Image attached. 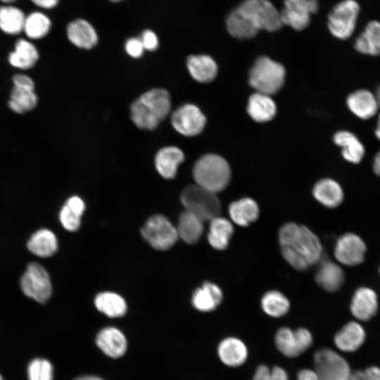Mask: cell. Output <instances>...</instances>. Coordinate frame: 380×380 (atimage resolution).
Here are the masks:
<instances>
[{
  "label": "cell",
  "instance_id": "1",
  "mask_svg": "<svg viewBox=\"0 0 380 380\" xmlns=\"http://www.w3.org/2000/svg\"><path fill=\"white\" fill-rule=\"evenodd\" d=\"M279 242L284 259L298 270H305L321 260L320 241L305 225L294 222L284 224L279 232Z\"/></svg>",
  "mask_w": 380,
  "mask_h": 380
},
{
  "label": "cell",
  "instance_id": "2",
  "mask_svg": "<svg viewBox=\"0 0 380 380\" xmlns=\"http://www.w3.org/2000/svg\"><path fill=\"white\" fill-rule=\"evenodd\" d=\"M170 108L168 91L154 88L144 93L132 103L131 119L139 128L152 130L167 117Z\"/></svg>",
  "mask_w": 380,
  "mask_h": 380
},
{
  "label": "cell",
  "instance_id": "3",
  "mask_svg": "<svg viewBox=\"0 0 380 380\" xmlns=\"http://www.w3.org/2000/svg\"><path fill=\"white\" fill-rule=\"evenodd\" d=\"M193 177L197 185L216 194L229 184L231 169L222 157L207 154L195 163Z\"/></svg>",
  "mask_w": 380,
  "mask_h": 380
},
{
  "label": "cell",
  "instance_id": "4",
  "mask_svg": "<svg viewBox=\"0 0 380 380\" xmlns=\"http://www.w3.org/2000/svg\"><path fill=\"white\" fill-rule=\"evenodd\" d=\"M285 75V69L281 63L262 56L250 70L248 81L256 92L270 96L282 87Z\"/></svg>",
  "mask_w": 380,
  "mask_h": 380
},
{
  "label": "cell",
  "instance_id": "5",
  "mask_svg": "<svg viewBox=\"0 0 380 380\" xmlns=\"http://www.w3.org/2000/svg\"><path fill=\"white\" fill-rule=\"evenodd\" d=\"M185 210L195 215L203 222L219 216L221 203L216 194L198 185L185 187L180 194Z\"/></svg>",
  "mask_w": 380,
  "mask_h": 380
},
{
  "label": "cell",
  "instance_id": "6",
  "mask_svg": "<svg viewBox=\"0 0 380 380\" xmlns=\"http://www.w3.org/2000/svg\"><path fill=\"white\" fill-rule=\"evenodd\" d=\"M236 8L258 31L275 32L283 26L280 11L269 0H243Z\"/></svg>",
  "mask_w": 380,
  "mask_h": 380
},
{
  "label": "cell",
  "instance_id": "7",
  "mask_svg": "<svg viewBox=\"0 0 380 380\" xmlns=\"http://www.w3.org/2000/svg\"><path fill=\"white\" fill-rule=\"evenodd\" d=\"M20 285L26 296L42 304L46 303L52 294V284L48 272L37 262L27 264Z\"/></svg>",
  "mask_w": 380,
  "mask_h": 380
},
{
  "label": "cell",
  "instance_id": "8",
  "mask_svg": "<svg viewBox=\"0 0 380 380\" xmlns=\"http://www.w3.org/2000/svg\"><path fill=\"white\" fill-rule=\"evenodd\" d=\"M360 10L355 0L338 3L328 15L327 27L331 34L340 39L349 38L355 29Z\"/></svg>",
  "mask_w": 380,
  "mask_h": 380
},
{
  "label": "cell",
  "instance_id": "9",
  "mask_svg": "<svg viewBox=\"0 0 380 380\" xmlns=\"http://www.w3.org/2000/svg\"><path fill=\"white\" fill-rule=\"evenodd\" d=\"M313 360L319 380H350L352 372L348 363L336 351L327 348L319 349Z\"/></svg>",
  "mask_w": 380,
  "mask_h": 380
},
{
  "label": "cell",
  "instance_id": "10",
  "mask_svg": "<svg viewBox=\"0 0 380 380\" xmlns=\"http://www.w3.org/2000/svg\"><path fill=\"white\" fill-rule=\"evenodd\" d=\"M141 234L153 248L160 251L169 249L179 237L177 229L161 215L148 218L141 229Z\"/></svg>",
  "mask_w": 380,
  "mask_h": 380
},
{
  "label": "cell",
  "instance_id": "11",
  "mask_svg": "<svg viewBox=\"0 0 380 380\" xmlns=\"http://www.w3.org/2000/svg\"><path fill=\"white\" fill-rule=\"evenodd\" d=\"M274 342L278 350L287 357H296L304 353L312 344L311 332L305 328L294 331L281 327L275 334Z\"/></svg>",
  "mask_w": 380,
  "mask_h": 380
},
{
  "label": "cell",
  "instance_id": "12",
  "mask_svg": "<svg viewBox=\"0 0 380 380\" xmlns=\"http://www.w3.org/2000/svg\"><path fill=\"white\" fill-rule=\"evenodd\" d=\"M318 10L317 0H284L280 11L281 20L283 25L297 31L303 30L310 25L311 15Z\"/></svg>",
  "mask_w": 380,
  "mask_h": 380
},
{
  "label": "cell",
  "instance_id": "13",
  "mask_svg": "<svg viewBox=\"0 0 380 380\" xmlns=\"http://www.w3.org/2000/svg\"><path fill=\"white\" fill-rule=\"evenodd\" d=\"M206 122L205 115L195 105L187 103L177 108L171 116V123L179 134L192 137L201 132Z\"/></svg>",
  "mask_w": 380,
  "mask_h": 380
},
{
  "label": "cell",
  "instance_id": "14",
  "mask_svg": "<svg viewBox=\"0 0 380 380\" xmlns=\"http://www.w3.org/2000/svg\"><path fill=\"white\" fill-rule=\"evenodd\" d=\"M366 246L362 239L353 233H347L338 238L334 248L336 260L346 265H357L365 259Z\"/></svg>",
  "mask_w": 380,
  "mask_h": 380
},
{
  "label": "cell",
  "instance_id": "15",
  "mask_svg": "<svg viewBox=\"0 0 380 380\" xmlns=\"http://www.w3.org/2000/svg\"><path fill=\"white\" fill-rule=\"evenodd\" d=\"M217 354L221 362L230 367L242 365L248 357L246 344L236 337L224 338L219 344Z\"/></svg>",
  "mask_w": 380,
  "mask_h": 380
},
{
  "label": "cell",
  "instance_id": "16",
  "mask_svg": "<svg viewBox=\"0 0 380 380\" xmlns=\"http://www.w3.org/2000/svg\"><path fill=\"white\" fill-rule=\"evenodd\" d=\"M377 308V296L372 289L367 287L357 289L350 305V310L354 317L367 321L376 314Z\"/></svg>",
  "mask_w": 380,
  "mask_h": 380
},
{
  "label": "cell",
  "instance_id": "17",
  "mask_svg": "<svg viewBox=\"0 0 380 380\" xmlns=\"http://www.w3.org/2000/svg\"><path fill=\"white\" fill-rule=\"evenodd\" d=\"M182 151L175 146L160 148L155 157V166L158 173L165 179L174 178L178 166L184 161Z\"/></svg>",
  "mask_w": 380,
  "mask_h": 380
},
{
  "label": "cell",
  "instance_id": "18",
  "mask_svg": "<svg viewBox=\"0 0 380 380\" xmlns=\"http://www.w3.org/2000/svg\"><path fill=\"white\" fill-rule=\"evenodd\" d=\"M68 39L76 46L89 49L98 42V36L92 25L84 19H76L67 27Z\"/></svg>",
  "mask_w": 380,
  "mask_h": 380
},
{
  "label": "cell",
  "instance_id": "19",
  "mask_svg": "<svg viewBox=\"0 0 380 380\" xmlns=\"http://www.w3.org/2000/svg\"><path fill=\"white\" fill-rule=\"evenodd\" d=\"M96 344L106 355L113 358L121 357L127 348L124 334L113 327L102 329L96 337Z\"/></svg>",
  "mask_w": 380,
  "mask_h": 380
},
{
  "label": "cell",
  "instance_id": "20",
  "mask_svg": "<svg viewBox=\"0 0 380 380\" xmlns=\"http://www.w3.org/2000/svg\"><path fill=\"white\" fill-rule=\"evenodd\" d=\"M223 293L215 284L206 281L192 296V305L201 312H211L222 303Z\"/></svg>",
  "mask_w": 380,
  "mask_h": 380
},
{
  "label": "cell",
  "instance_id": "21",
  "mask_svg": "<svg viewBox=\"0 0 380 380\" xmlns=\"http://www.w3.org/2000/svg\"><path fill=\"white\" fill-rule=\"evenodd\" d=\"M315 281L319 286L327 291H338L344 281V273L336 263L324 260L320 262L315 274Z\"/></svg>",
  "mask_w": 380,
  "mask_h": 380
},
{
  "label": "cell",
  "instance_id": "22",
  "mask_svg": "<svg viewBox=\"0 0 380 380\" xmlns=\"http://www.w3.org/2000/svg\"><path fill=\"white\" fill-rule=\"evenodd\" d=\"M365 333L362 327L357 322H350L338 331L334 338L336 346L344 352H353L363 343Z\"/></svg>",
  "mask_w": 380,
  "mask_h": 380
},
{
  "label": "cell",
  "instance_id": "23",
  "mask_svg": "<svg viewBox=\"0 0 380 380\" xmlns=\"http://www.w3.org/2000/svg\"><path fill=\"white\" fill-rule=\"evenodd\" d=\"M186 67L196 81L207 83L213 81L217 73L215 61L207 55H191L187 58Z\"/></svg>",
  "mask_w": 380,
  "mask_h": 380
},
{
  "label": "cell",
  "instance_id": "24",
  "mask_svg": "<svg viewBox=\"0 0 380 380\" xmlns=\"http://www.w3.org/2000/svg\"><path fill=\"white\" fill-rule=\"evenodd\" d=\"M315 198L325 207L333 208L338 206L343 200V192L338 182L325 178L317 182L312 189Z\"/></svg>",
  "mask_w": 380,
  "mask_h": 380
},
{
  "label": "cell",
  "instance_id": "25",
  "mask_svg": "<svg viewBox=\"0 0 380 380\" xmlns=\"http://www.w3.org/2000/svg\"><path fill=\"white\" fill-rule=\"evenodd\" d=\"M27 248L32 254L49 258L58 250V240L55 234L48 229H41L35 232L29 239Z\"/></svg>",
  "mask_w": 380,
  "mask_h": 380
},
{
  "label": "cell",
  "instance_id": "26",
  "mask_svg": "<svg viewBox=\"0 0 380 380\" xmlns=\"http://www.w3.org/2000/svg\"><path fill=\"white\" fill-rule=\"evenodd\" d=\"M247 112L255 121L264 122L275 116L277 107L270 95L255 92L248 99Z\"/></svg>",
  "mask_w": 380,
  "mask_h": 380
},
{
  "label": "cell",
  "instance_id": "27",
  "mask_svg": "<svg viewBox=\"0 0 380 380\" xmlns=\"http://www.w3.org/2000/svg\"><path fill=\"white\" fill-rule=\"evenodd\" d=\"M347 105L356 116L362 119L374 116L379 107L375 96L365 89L350 94L347 99Z\"/></svg>",
  "mask_w": 380,
  "mask_h": 380
},
{
  "label": "cell",
  "instance_id": "28",
  "mask_svg": "<svg viewBox=\"0 0 380 380\" xmlns=\"http://www.w3.org/2000/svg\"><path fill=\"white\" fill-rule=\"evenodd\" d=\"M232 220L241 227H247L259 216V208L252 198H243L232 202L228 209Z\"/></svg>",
  "mask_w": 380,
  "mask_h": 380
},
{
  "label": "cell",
  "instance_id": "29",
  "mask_svg": "<svg viewBox=\"0 0 380 380\" xmlns=\"http://www.w3.org/2000/svg\"><path fill=\"white\" fill-rule=\"evenodd\" d=\"M355 49L361 53L380 55V21H370L356 39Z\"/></svg>",
  "mask_w": 380,
  "mask_h": 380
},
{
  "label": "cell",
  "instance_id": "30",
  "mask_svg": "<svg viewBox=\"0 0 380 380\" xmlns=\"http://www.w3.org/2000/svg\"><path fill=\"white\" fill-rule=\"evenodd\" d=\"M210 223L208 241L210 245L217 250H224L229 245L234 233L232 224L228 220L217 216Z\"/></svg>",
  "mask_w": 380,
  "mask_h": 380
},
{
  "label": "cell",
  "instance_id": "31",
  "mask_svg": "<svg viewBox=\"0 0 380 380\" xmlns=\"http://www.w3.org/2000/svg\"><path fill=\"white\" fill-rule=\"evenodd\" d=\"M334 143L342 148V156L348 162L360 163L364 155L365 148L360 140L353 133L340 131L334 137Z\"/></svg>",
  "mask_w": 380,
  "mask_h": 380
},
{
  "label": "cell",
  "instance_id": "32",
  "mask_svg": "<svg viewBox=\"0 0 380 380\" xmlns=\"http://www.w3.org/2000/svg\"><path fill=\"white\" fill-rule=\"evenodd\" d=\"M38 58L39 53L35 46L24 39L16 42L14 51L8 56L11 65L20 69L32 67Z\"/></svg>",
  "mask_w": 380,
  "mask_h": 380
},
{
  "label": "cell",
  "instance_id": "33",
  "mask_svg": "<svg viewBox=\"0 0 380 380\" xmlns=\"http://www.w3.org/2000/svg\"><path fill=\"white\" fill-rule=\"evenodd\" d=\"M84 210V203L80 197L74 196L69 198L59 213L60 222L63 227L69 232L77 230Z\"/></svg>",
  "mask_w": 380,
  "mask_h": 380
},
{
  "label": "cell",
  "instance_id": "34",
  "mask_svg": "<svg viewBox=\"0 0 380 380\" xmlns=\"http://www.w3.org/2000/svg\"><path fill=\"white\" fill-rule=\"evenodd\" d=\"M203 223L195 215L185 210L179 216L176 228L178 236L189 244L196 243L203 234Z\"/></svg>",
  "mask_w": 380,
  "mask_h": 380
},
{
  "label": "cell",
  "instance_id": "35",
  "mask_svg": "<svg viewBox=\"0 0 380 380\" xmlns=\"http://www.w3.org/2000/svg\"><path fill=\"white\" fill-rule=\"evenodd\" d=\"M26 15L19 8L6 5L0 6V29L8 34L23 31Z\"/></svg>",
  "mask_w": 380,
  "mask_h": 380
},
{
  "label": "cell",
  "instance_id": "36",
  "mask_svg": "<svg viewBox=\"0 0 380 380\" xmlns=\"http://www.w3.org/2000/svg\"><path fill=\"white\" fill-rule=\"evenodd\" d=\"M96 308L110 317L123 316L127 311L125 300L118 294L113 292H103L95 298Z\"/></svg>",
  "mask_w": 380,
  "mask_h": 380
},
{
  "label": "cell",
  "instance_id": "37",
  "mask_svg": "<svg viewBox=\"0 0 380 380\" xmlns=\"http://www.w3.org/2000/svg\"><path fill=\"white\" fill-rule=\"evenodd\" d=\"M228 32L234 37L247 39L255 37L258 30L255 29L235 8L226 18Z\"/></svg>",
  "mask_w": 380,
  "mask_h": 380
},
{
  "label": "cell",
  "instance_id": "38",
  "mask_svg": "<svg viewBox=\"0 0 380 380\" xmlns=\"http://www.w3.org/2000/svg\"><path fill=\"white\" fill-rule=\"evenodd\" d=\"M261 308L267 315L272 317H280L288 312L290 303L281 292L270 291L263 295L261 299Z\"/></svg>",
  "mask_w": 380,
  "mask_h": 380
},
{
  "label": "cell",
  "instance_id": "39",
  "mask_svg": "<svg viewBox=\"0 0 380 380\" xmlns=\"http://www.w3.org/2000/svg\"><path fill=\"white\" fill-rule=\"evenodd\" d=\"M51 27V22L46 15L34 11L25 17L23 31L29 38L38 39L45 37Z\"/></svg>",
  "mask_w": 380,
  "mask_h": 380
},
{
  "label": "cell",
  "instance_id": "40",
  "mask_svg": "<svg viewBox=\"0 0 380 380\" xmlns=\"http://www.w3.org/2000/svg\"><path fill=\"white\" fill-rule=\"evenodd\" d=\"M37 103L34 90L13 87L8 101L10 108L15 113H23L33 109Z\"/></svg>",
  "mask_w": 380,
  "mask_h": 380
},
{
  "label": "cell",
  "instance_id": "41",
  "mask_svg": "<svg viewBox=\"0 0 380 380\" xmlns=\"http://www.w3.org/2000/svg\"><path fill=\"white\" fill-rule=\"evenodd\" d=\"M29 380H53V367L46 359L36 358L27 367Z\"/></svg>",
  "mask_w": 380,
  "mask_h": 380
},
{
  "label": "cell",
  "instance_id": "42",
  "mask_svg": "<svg viewBox=\"0 0 380 380\" xmlns=\"http://www.w3.org/2000/svg\"><path fill=\"white\" fill-rule=\"evenodd\" d=\"M350 380H380V369L371 367L362 371L352 373Z\"/></svg>",
  "mask_w": 380,
  "mask_h": 380
},
{
  "label": "cell",
  "instance_id": "43",
  "mask_svg": "<svg viewBox=\"0 0 380 380\" xmlns=\"http://www.w3.org/2000/svg\"><path fill=\"white\" fill-rule=\"evenodd\" d=\"M125 47L127 54L134 58L141 57L144 50L140 39L136 37L129 39L126 42Z\"/></svg>",
  "mask_w": 380,
  "mask_h": 380
},
{
  "label": "cell",
  "instance_id": "44",
  "mask_svg": "<svg viewBox=\"0 0 380 380\" xmlns=\"http://www.w3.org/2000/svg\"><path fill=\"white\" fill-rule=\"evenodd\" d=\"M144 49L153 51L158 46V39L156 34L149 30H144L139 38Z\"/></svg>",
  "mask_w": 380,
  "mask_h": 380
},
{
  "label": "cell",
  "instance_id": "45",
  "mask_svg": "<svg viewBox=\"0 0 380 380\" xmlns=\"http://www.w3.org/2000/svg\"><path fill=\"white\" fill-rule=\"evenodd\" d=\"M14 87L34 90V84L33 80L27 75L17 74L13 77Z\"/></svg>",
  "mask_w": 380,
  "mask_h": 380
},
{
  "label": "cell",
  "instance_id": "46",
  "mask_svg": "<svg viewBox=\"0 0 380 380\" xmlns=\"http://www.w3.org/2000/svg\"><path fill=\"white\" fill-rule=\"evenodd\" d=\"M253 380H272L271 369L266 365H260L255 372Z\"/></svg>",
  "mask_w": 380,
  "mask_h": 380
},
{
  "label": "cell",
  "instance_id": "47",
  "mask_svg": "<svg viewBox=\"0 0 380 380\" xmlns=\"http://www.w3.org/2000/svg\"><path fill=\"white\" fill-rule=\"evenodd\" d=\"M296 380H319V378L314 369H303L298 372Z\"/></svg>",
  "mask_w": 380,
  "mask_h": 380
},
{
  "label": "cell",
  "instance_id": "48",
  "mask_svg": "<svg viewBox=\"0 0 380 380\" xmlns=\"http://www.w3.org/2000/svg\"><path fill=\"white\" fill-rule=\"evenodd\" d=\"M271 369L272 380H289L287 372L279 366H274Z\"/></svg>",
  "mask_w": 380,
  "mask_h": 380
},
{
  "label": "cell",
  "instance_id": "49",
  "mask_svg": "<svg viewBox=\"0 0 380 380\" xmlns=\"http://www.w3.org/2000/svg\"><path fill=\"white\" fill-rule=\"evenodd\" d=\"M38 7L51 9L56 6L59 0H31Z\"/></svg>",
  "mask_w": 380,
  "mask_h": 380
},
{
  "label": "cell",
  "instance_id": "50",
  "mask_svg": "<svg viewBox=\"0 0 380 380\" xmlns=\"http://www.w3.org/2000/svg\"><path fill=\"white\" fill-rule=\"evenodd\" d=\"M374 172L380 176V151L376 154L373 163Z\"/></svg>",
  "mask_w": 380,
  "mask_h": 380
},
{
  "label": "cell",
  "instance_id": "51",
  "mask_svg": "<svg viewBox=\"0 0 380 380\" xmlns=\"http://www.w3.org/2000/svg\"><path fill=\"white\" fill-rule=\"evenodd\" d=\"M75 380H103L99 377L92 376H85L76 379Z\"/></svg>",
  "mask_w": 380,
  "mask_h": 380
},
{
  "label": "cell",
  "instance_id": "52",
  "mask_svg": "<svg viewBox=\"0 0 380 380\" xmlns=\"http://www.w3.org/2000/svg\"><path fill=\"white\" fill-rule=\"evenodd\" d=\"M375 134L377 139L380 140V115L378 118V122H377L376 127L375 129Z\"/></svg>",
  "mask_w": 380,
  "mask_h": 380
},
{
  "label": "cell",
  "instance_id": "53",
  "mask_svg": "<svg viewBox=\"0 0 380 380\" xmlns=\"http://www.w3.org/2000/svg\"><path fill=\"white\" fill-rule=\"evenodd\" d=\"M376 99L378 104V106L380 107V86L376 89Z\"/></svg>",
  "mask_w": 380,
  "mask_h": 380
},
{
  "label": "cell",
  "instance_id": "54",
  "mask_svg": "<svg viewBox=\"0 0 380 380\" xmlns=\"http://www.w3.org/2000/svg\"><path fill=\"white\" fill-rule=\"evenodd\" d=\"M1 1L4 2V3H11V2H13V1H16V0H1Z\"/></svg>",
  "mask_w": 380,
  "mask_h": 380
},
{
  "label": "cell",
  "instance_id": "55",
  "mask_svg": "<svg viewBox=\"0 0 380 380\" xmlns=\"http://www.w3.org/2000/svg\"><path fill=\"white\" fill-rule=\"evenodd\" d=\"M109 1H122V0H109Z\"/></svg>",
  "mask_w": 380,
  "mask_h": 380
},
{
  "label": "cell",
  "instance_id": "56",
  "mask_svg": "<svg viewBox=\"0 0 380 380\" xmlns=\"http://www.w3.org/2000/svg\"><path fill=\"white\" fill-rule=\"evenodd\" d=\"M0 380H4L1 374H0Z\"/></svg>",
  "mask_w": 380,
  "mask_h": 380
},
{
  "label": "cell",
  "instance_id": "57",
  "mask_svg": "<svg viewBox=\"0 0 380 380\" xmlns=\"http://www.w3.org/2000/svg\"><path fill=\"white\" fill-rule=\"evenodd\" d=\"M379 272H380V270H379Z\"/></svg>",
  "mask_w": 380,
  "mask_h": 380
}]
</instances>
